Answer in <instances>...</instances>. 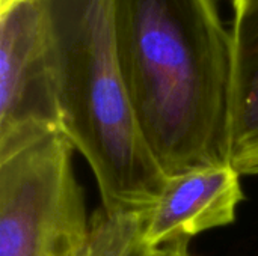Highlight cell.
Here are the masks:
<instances>
[{"instance_id":"obj_1","label":"cell","mask_w":258,"mask_h":256,"mask_svg":"<svg viewBox=\"0 0 258 256\" xmlns=\"http://www.w3.org/2000/svg\"><path fill=\"white\" fill-rule=\"evenodd\" d=\"M128 101L166 178L230 164L233 36L216 0H115Z\"/></svg>"},{"instance_id":"obj_2","label":"cell","mask_w":258,"mask_h":256,"mask_svg":"<svg viewBox=\"0 0 258 256\" xmlns=\"http://www.w3.org/2000/svg\"><path fill=\"white\" fill-rule=\"evenodd\" d=\"M60 131L88 161L107 213H145L168 178L151 155L125 91L115 0H39Z\"/></svg>"},{"instance_id":"obj_3","label":"cell","mask_w":258,"mask_h":256,"mask_svg":"<svg viewBox=\"0 0 258 256\" xmlns=\"http://www.w3.org/2000/svg\"><path fill=\"white\" fill-rule=\"evenodd\" d=\"M62 131L0 157V256H79L92 217Z\"/></svg>"},{"instance_id":"obj_4","label":"cell","mask_w":258,"mask_h":256,"mask_svg":"<svg viewBox=\"0 0 258 256\" xmlns=\"http://www.w3.org/2000/svg\"><path fill=\"white\" fill-rule=\"evenodd\" d=\"M60 131L39 0L0 12V157Z\"/></svg>"},{"instance_id":"obj_5","label":"cell","mask_w":258,"mask_h":256,"mask_svg":"<svg viewBox=\"0 0 258 256\" xmlns=\"http://www.w3.org/2000/svg\"><path fill=\"white\" fill-rule=\"evenodd\" d=\"M240 177L230 163L168 178L157 202L144 213V243L153 250L187 244L206 231L233 223L245 198Z\"/></svg>"},{"instance_id":"obj_6","label":"cell","mask_w":258,"mask_h":256,"mask_svg":"<svg viewBox=\"0 0 258 256\" xmlns=\"http://www.w3.org/2000/svg\"><path fill=\"white\" fill-rule=\"evenodd\" d=\"M231 164L258 151V6L233 21Z\"/></svg>"},{"instance_id":"obj_7","label":"cell","mask_w":258,"mask_h":256,"mask_svg":"<svg viewBox=\"0 0 258 256\" xmlns=\"http://www.w3.org/2000/svg\"><path fill=\"white\" fill-rule=\"evenodd\" d=\"M144 213L113 214L104 208L92 216L88 243L79 256H151L142 240Z\"/></svg>"},{"instance_id":"obj_8","label":"cell","mask_w":258,"mask_h":256,"mask_svg":"<svg viewBox=\"0 0 258 256\" xmlns=\"http://www.w3.org/2000/svg\"><path fill=\"white\" fill-rule=\"evenodd\" d=\"M240 175H257L258 174V151L245 155L243 158L233 163Z\"/></svg>"},{"instance_id":"obj_9","label":"cell","mask_w":258,"mask_h":256,"mask_svg":"<svg viewBox=\"0 0 258 256\" xmlns=\"http://www.w3.org/2000/svg\"><path fill=\"white\" fill-rule=\"evenodd\" d=\"M233 6V21L240 20L258 6V0H231Z\"/></svg>"},{"instance_id":"obj_10","label":"cell","mask_w":258,"mask_h":256,"mask_svg":"<svg viewBox=\"0 0 258 256\" xmlns=\"http://www.w3.org/2000/svg\"><path fill=\"white\" fill-rule=\"evenodd\" d=\"M151 256H192L189 253L187 244H171L153 250Z\"/></svg>"},{"instance_id":"obj_11","label":"cell","mask_w":258,"mask_h":256,"mask_svg":"<svg viewBox=\"0 0 258 256\" xmlns=\"http://www.w3.org/2000/svg\"><path fill=\"white\" fill-rule=\"evenodd\" d=\"M23 2H27V0H0V12L18 5V3H23Z\"/></svg>"}]
</instances>
